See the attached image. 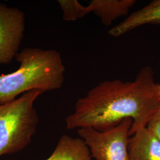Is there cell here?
Masks as SVG:
<instances>
[{
  "label": "cell",
  "instance_id": "6da1fadb",
  "mask_svg": "<svg viewBox=\"0 0 160 160\" xmlns=\"http://www.w3.org/2000/svg\"><path fill=\"white\" fill-rule=\"evenodd\" d=\"M153 69L145 67L132 81L106 80L92 88L75 103L65 119L69 129L92 127L104 131L125 119L132 121L129 137L146 127L160 103Z\"/></svg>",
  "mask_w": 160,
  "mask_h": 160
},
{
  "label": "cell",
  "instance_id": "7a4b0ae2",
  "mask_svg": "<svg viewBox=\"0 0 160 160\" xmlns=\"http://www.w3.org/2000/svg\"><path fill=\"white\" fill-rule=\"evenodd\" d=\"M16 59L20 67L12 73L0 75V105L32 90L45 92L62 87L65 68L59 52L26 48Z\"/></svg>",
  "mask_w": 160,
  "mask_h": 160
},
{
  "label": "cell",
  "instance_id": "3957f363",
  "mask_svg": "<svg viewBox=\"0 0 160 160\" xmlns=\"http://www.w3.org/2000/svg\"><path fill=\"white\" fill-rule=\"evenodd\" d=\"M42 93L34 90L0 105V158L20 152L31 142L39 122L34 102Z\"/></svg>",
  "mask_w": 160,
  "mask_h": 160
},
{
  "label": "cell",
  "instance_id": "277c9868",
  "mask_svg": "<svg viewBox=\"0 0 160 160\" xmlns=\"http://www.w3.org/2000/svg\"><path fill=\"white\" fill-rule=\"evenodd\" d=\"M132 121L128 118L104 131L92 127L78 129V133L96 160H129L128 142Z\"/></svg>",
  "mask_w": 160,
  "mask_h": 160
},
{
  "label": "cell",
  "instance_id": "5b68a950",
  "mask_svg": "<svg viewBox=\"0 0 160 160\" xmlns=\"http://www.w3.org/2000/svg\"><path fill=\"white\" fill-rule=\"evenodd\" d=\"M26 17L22 10L0 2V65H8L18 53Z\"/></svg>",
  "mask_w": 160,
  "mask_h": 160
},
{
  "label": "cell",
  "instance_id": "8992f818",
  "mask_svg": "<svg viewBox=\"0 0 160 160\" xmlns=\"http://www.w3.org/2000/svg\"><path fill=\"white\" fill-rule=\"evenodd\" d=\"M147 24L160 25V0L152 1L147 6L133 12L122 22L109 29L108 34L118 38Z\"/></svg>",
  "mask_w": 160,
  "mask_h": 160
},
{
  "label": "cell",
  "instance_id": "52a82bcc",
  "mask_svg": "<svg viewBox=\"0 0 160 160\" xmlns=\"http://www.w3.org/2000/svg\"><path fill=\"white\" fill-rule=\"evenodd\" d=\"M128 152L129 160H160V141L144 127L129 138Z\"/></svg>",
  "mask_w": 160,
  "mask_h": 160
},
{
  "label": "cell",
  "instance_id": "ba28073f",
  "mask_svg": "<svg viewBox=\"0 0 160 160\" xmlns=\"http://www.w3.org/2000/svg\"><path fill=\"white\" fill-rule=\"evenodd\" d=\"M135 0H92L87 5L90 13L98 17L103 25L111 26L114 20L127 16Z\"/></svg>",
  "mask_w": 160,
  "mask_h": 160
},
{
  "label": "cell",
  "instance_id": "9c48e42d",
  "mask_svg": "<svg viewBox=\"0 0 160 160\" xmlns=\"http://www.w3.org/2000/svg\"><path fill=\"white\" fill-rule=\"evenodd\" d=\"M45 160H92V158L82 139L63 135L51 156Z\"/></svg>",
  "mask_w": 160,
  "mask_h": 160
},
{
  "label": "cell",
  "instance_id": "30bf717a",
  "mask_svg": "<svg viewBox=\"0 0 160 160\" xmlns=\"http://www.w3.org/2000/svg\"><path fill=\"white\" fill-rule=\"evenodd\" d=\"M58 2L66 22H75L90 14L88 6L82 5L78 0H58Z\"/></svg>",
  "mask_w": 160,
  "mask_h": 160
},
{
  "label": "cell",
  "instance_id": "8fae6325",
  "mask_svg": "<svg viewBox=\"0 0 160 160\" xmlns=\"http://www.w3.org/2000/svg\"><path fill=\"white\" fill-rule=\"evenodd\" d=\"M146 128L160 141V103L148 120Z\"/></svg>",
  "mask_w": 160,
  "mask_h": 160
},
{
  "label": "cell",
  "instance_id": "7c38bea8",
  "mask_svg": "<svg viewBox=\"0 0 160 160\" xmlns=\"http://www.w3.org/2000/svg\"><path fill=\"white\" fill-rule=\"evenodd\" d=\"M158 97L160 100V84H159L158 86Z\"/></svg>",
  "mask_w": 160,
  "mask_h": 160
}]
</instances>
